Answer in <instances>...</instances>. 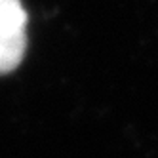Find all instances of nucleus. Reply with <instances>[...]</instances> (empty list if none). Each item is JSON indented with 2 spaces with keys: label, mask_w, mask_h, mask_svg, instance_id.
<instances>
[{
  "label": "nucleus",
  "mask_w": 158,
  "mask_h": 158,
  "mask_svg": "<svg viewBox=\"0 0 158 158\" xmlns=\"http://www.w3.org/2000/svg\"><path fill=\"white\" fill-rule=\"evenodd\" d=\"M29 15L21 0H0V74L15 71L25 57Z\"/></svg>",
  "instance_id": "nucleus-1"
}]
</instances>
